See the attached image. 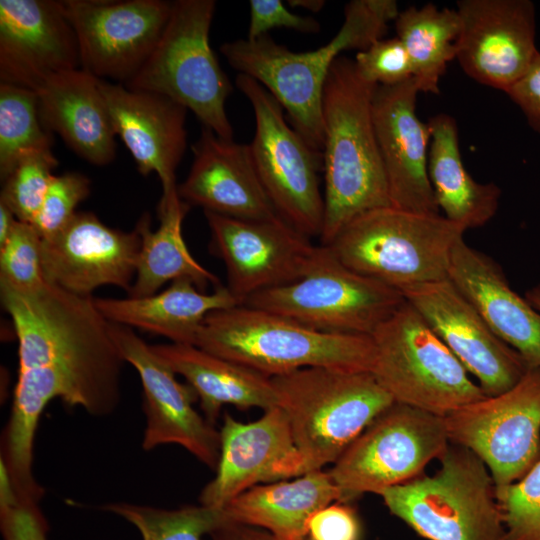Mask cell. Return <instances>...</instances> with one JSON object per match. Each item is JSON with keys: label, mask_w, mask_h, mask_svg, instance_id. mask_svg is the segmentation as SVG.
<instances>
[{"label": "cell", "mask_w": 540, "mask_h": 540, "mask_svg": "<svg viewBox=\"0 0 540 540\" xmlns=\"http://www.w3.org/2000/svg\"><path fill=\"white\" fill-rule=\"evenodd\" d=\"M1 304L18 340V376L1 440L4 463L18 498L39 504L44 489L33 475L39 419L54 399L89 415L112 414L121 399L123 360L111 323L94 297L50 283L32 291L0 286Z\"/></svg>", "instance_id": "obj_1"}, {"label": "cell", "mask_w": 540, "mask_h": 540, "mask_svg": "<svg viewBox=\"0 0 540 540\" xmlns=\"http://www.w3.org/2000/svg\"><path fill=\"white\" fill-rule=\"evenodd\" d=\"M377 86L360 75L354 60L341 55L325 81L321 245H329L359 215L392 206L372 118Z\"/></svg>", "instance_id": "obj_2"}, {"label": "cell", "mask_w": 540, "mask_h": 540, "mask_svg": "<svg viewBox=\"0 0 540 540\" xmlns=\"http://www.w3.org/2000/svg\"><path fill=\"white\" fill-rule=\"evenodd\" d=\"M398 14L394 0H353L344 8V22L337 34L316 50L294 52L267 34L225 42L220 52L233 69L252 77L274 96L293 128L321 154L322 96L333 62L345 50L362 51L383 39L388 23Z\"/></svg>", "instance_id": "obj_3"}, {"label": "cell", "mask_w": 540, "mask_h": 540, "mask_svg": "<svg viewBox=\"0 0 540 540\" xmlns=\"http://www.w3.org/2000/svg\"><path fill=\"white\" fill-rule=\"evenodd\" d=\"M195 345L270 378L308 367L371 372L375 359L369 335L321 332L245 304L211 312Z\"/></svg>", "instance_id": "obj_4"}, {"label": "cell", "mask_w": 540, "mask_h": 540, "mask_svg": "<svg viewBox=\"0 0 540 540\" xmlns=\"http://www.w3.org/2000/svg\"><path fill=\"white\" fill-rule=\"evenodd\" d=\"M271 380L306 472L333 464L395 402L370 371L308 367Z\"/></svg>", "instance_id": "obj_5"}, {"label": "cell", "mask_w": 540, "mask_h": 540, "mask_svg": "<svg viewBox=\"0 0 540 540\" xmlns=\"http://www.w3.org/2000/svg\"><path fill=\"white\" fill-rule=\"evenodd\" d=\"M465 231L441 214L386 206L353 219L327 246L350 269L401 293L448 279Z\"/></svg>", "instance_id": "obj_6"}, {"label": "cell", "mask_w": 540, "mask_h": 540, "mask_svg": "<svg viewBox=\"0 0 540 540\" xmlns=\"http://www.w3.org/2000/svg\"><path fill=\"white\" fill-rule=\"evenodd\" d=\"M439 469L383 490L385 506L428 540H505L502 513L485 463L449 443Z\"/></svg>", "instance_id": "obj_7"}, {"label": "cell", "mask_w": 540, "mask_h": 540, "mask_svg": "<svg viewBox=\"0 0 540 540\" xmlns=\"http://www.w3.org/2000/svg\"><path fill=\"white\" fill-rule=\"evenodd\" d=\"M214 0L173 1L154 50L125 87L166 96L191 110L204 127L233 139L225 101L233 87L210 47Z\"/></svg>", "instance_id": "obj_8"}, {"label": "cell", "mask_w": 540, "mask_h": 540, "mask_svg": "<svg viewBox=\"0 0 540 540\" xmlns=\"http://www.w3.org/2000/svg\"><path fill=\"white\" fill-rule=\"evenodd\" d=\"M371 370L395 402L444 417L486 397L478 383L406 300L371 334Z\"/></svg>", "instance_id": "obj_9"}, {"label": "cell", "mask_w": 540, "mask_h": 540, "mask_svg": "<svg viewBox=\"0 0 540 540\" xmlns=\"http://www.w3.org/2000/svg\"><path fill=\"white\" fill-rule=\"evenodd\" d=\"M404 301L398 290L355 272L319 244L301 278L254 294L243 304L321 332L371 336Z\"/></svg>", "instance_id": "obj_10"}, {"label": "cell", "mask_w": 540, "mask_h": 540, "mask_svg": "<svg viewBox=\"0 0 540 540\" xmlns=\"http://www.w3.org/2000/svg\"><path fill=\"white\" fill-rule=\"evenodd\" d=\"M235 84L254 112L255 133L249 146L277 214L307 237H320L324 220L321 154L287 123L283 107L258 81L239 73Z\"/></svg>", "instance_id": "obj_11"}, {"label": "cell", "mask_w": 540, "mask_h": 540, "mask_svg": "<svg viewBox=\"0 0 540 540\" xmlns=\"http://www.w3.org/2000/svg\"><path fill=\"white\" fill-rule=\"evenodd\" d=\"M450 441L444 417L394 402L346 448L329 470L349 503L363 493L408 482L439 459Z\"/></svg>", "instance_id": "obj_12"}, {"label": "cell", "mask_w": 540, "mask_h": 540, "mask_svg": "<svg viewBox=\"0 0 540 540\" xmlns=\"http://www.w3.org/2000/svg\"><path fill=\"white\" fill-rule=\"evenodd\" d=\"M451 443L476 454L495 488L521 479L540 459V369L528 368L508 391L444 416Z\"/></svg>", "instance_id": "obj_13"}, {"label": "cell", "mask_w": 540, "mask_h": 540, "mask_svg": "<svg viewBox=\"0 0 540 540\" xmlns=\"http://www.w3.org/2000/svg\"><path fill=\"white\" fill-rule=\"evenodd\" d=\"M211 252L225 266V285L239 304L259 292L301 278L312 265L319 245L280 216L237 219L204 212Z\"/></svg>", "instance_id": "obj_14"}, {"label": "cell", "mask_w": 540, "mask_h": 540, "mask_svg": "<svg viewBox=\"0 0 540 540\" xmlns=\"http://www.w3.org/2000/svg\"><path fill=\"white\" fill-rule=\"evenodd\" d=\"M79 46L81 68L125 84L144 65L169 20L164 0L60 1Z\"/></svg>", "instance_id": "obj_15"}, {"label": "cell", "mask_w": 540, "mask_h": 540, "mask_svg": "<svg viewBox=\"0 0 540 540\" xmlns=\"http://www.w3.org/2000/svg\"><path fill=\"white\" fill-rule=\"evenodd\" d=\"M111 323V322H110ZM114 342L125 363L137 371L143 389L145 429L142 448L176 444L215 470L219 431L194 408L195 391L133 329L111 323Z\"/></svg>", "instance_id": "obj_16"}, {"label": "cell", "mask_w": 540, "mask_h": 540, "mask_svg": "<svg viewBox=\"0 0 540 540\" xmlns=\"http://www.w3.org/2000/svg\"><path fill=\"white\" fill-rule=\"evenodd\" d=\"M451 350L486 396L515 386L528 367L488 326L474 305L449 280L401 292Z\"/></svg>", "instance_id": "obj_17"}, {"label": "cell", "mask_w": 540, "mask_h": 540, "mask_svg": "<svg viewBox=\"0 0 540 540\" xmlns=\"http://www.w3.org/2000/svg\"><path fill=\"white\" fill-rule=\"evenodd\" d=\"M219 435L215 476L199 496L204 506L223 509L254 486L307 473L288 418L279 406L247 423L225 413Z\"/></svg>", "instance_id": "obj_18"}, {"label": "cell", "mask_w": 540, "mask_h": 540, "mask_svg": "<svg viewBox=\"0 0 540 540\" xmlns=\"http://www.w3.org/2000/svg\"><path fill=\"white\" fill-rule=\"evenodd\" d=\"M456 41L463 71L505 93L528 70L536 47V10L530 0H459Z\"/></svg>", "instance_id": "obj_19"}, {"label": "cell", "mask_w": 540, "mask_h": 540, "mask_svg": "<svg viewBox=\"0 0 540 540\" xmlns=\"http://www.w3.org/2000/svg\"><path fill=\"white\" fill-rule=\"evenodd\" d=\"M141 237L104 224L93 212L79 211L57 234L42 239L47 283L85 297L102 286L127 293L137 270Z\"/></svg>", "instance_id": "obj_20"}, {"label": "cell", "mask_w": 540, "mask_h": 540, "mask_svg": "<svg viewBox=\"0 0 540 540\" xmlns=\"http://www.w3.org/2000/svg\"><path fill=\"white\" fill-rule=\"evenodd\" d=\"M81 68L75 32L60 1L0 0V80L37 91Z\"/></svg>", "instance_id": "obj_21"}, {"label": "cell", "mask_w": 540, "mask_h": 540, "mask_svg": "<svg viewBox=\"0 0 540 540\" xmlns=\"http://www.w3.org/2000/svg\"><path fill=\"white\" fill-rule=\"evenodd\" d=\"M417 80L378 85L372 100L375 135L391 205L403 210L440 214L428 176L430 126L416 113Z\"/></svg>", "instance_id": "obj_22"}, {"label": "cell", "mask_w": 540, "mask_h": 540, "mask_svg": "<svg viewBox=\"0 0 540 540\" xmlns=\"http://www.w3.org/2000/svg\"><path fill=\"white\" fill-rule=\"evenodd\" d=\"M179 197L190 206L237 219L279 216L257 173L249 144L224 139L203 127Z\"/></svg>", "instance_id": "obj_23"}, {"label": "cell", "mask_w": 540, "mask_h": 540, "mask_svg": "<svg viewBox=\"0 0 540 540\" xmlns=\"http://www.w3.org/2000/svg\"><path fill=\"white\" fill-rule=\"evenodd\" d=\"M113 127L140 174H157L162 193L177 187L176 169L186 149L187 109L172 99L99 79Z\"/></svg>", "instance_id": "obj_24"}, {"label": "cell", "mask_w": 540, "mask_h": 540, "mask_svg": "<svg viewBox=\"0 0 540 540\" xmlns=\"http://www.w3.org/2000/svg\"><path fill=\"white\" fill-rule=\"evenodd\" d=\"M448 279L528 368L540 369V311L512 289L492 258L462 238L452 251Z\"/></svg>", "instance_id": "obj_25"}, {"label": "cell", "mask_w": 540, "mask_h": 540, "mask_svg": "<svg viewBox=\"0 0 540 540\" xmlns=\"http://www.w3.org/2000/svg\"><path fill=\"white\" fill-rule=\"evenodd\" d=\"M99 78L82 68L50 78L37 91L42 124L79 157L97 166L116 154V133Z\"/></svg>", "instance_id": "obj_26"}, {"label": "cell", "mask_w": 540, "mask_h": 540, "mask_svg": "<svg viewBox=\"0 0 540 540\" xmlns=\"http://www.w3.org/2000/svg\"><path fill=\"white\" fill-rule=\"evenodd\" d=\"M111 323L162 336L175 344L195 345L205 318L214 311L238 305L224 285L200 290L190 279H178L161 292L144 297L94 298Z\"/></svg>", "instance_id": "obj_27"}, {"label": "cell", "mask_w": 540, "mask_h": 540, "mask_svg": "<svg viewBox=\"0 0 540 540\" xmlns=\"http://www.w3.org/2000/svg\"><path fill=\"white\" fill-rule=\"evenodd\" d=\"M152 348L192 387L204 417L213 425L227 404L264 411L279 406L271 378L255 370L196 345L170 343L152 345Z\"/></svg>", "instance_id": "obj_28"}, {"label": "cell", "mask_w": 540, "mask_h": 540, "mask_svg": "<svg viewBox=\"0 0 540 540\" xmlns=\"http://www.w3.org/2000/svg\"><path fill=\"white\" fill-rule=\"evenodd\" d=\"M342 502V493L329 471L254 486L225 508L230 522L262 529L275 540L307 539V524L319 509Z\"/></svg>", "instance_id": "obj_29"}, {"label": "cell", "mask_w": 540, "mask_h": 540, "mask_svg": "<svg viewBox=\"0 0 540 540\" xmlns=\"http://www.w3.org/2000/svg\"><path fill=\"white\" fill-rule=\"evenodd\" d=\"M190 207L179 197L176 187L162 193L156 231L151 228L149 214L138 220L135 228L141 237V247L129 297L152 295L178 279H190L202 291L209 285L220 286L218 277L192 256L184 240L182 224Z\"/></svg>", "instance_id": "obj_30"}, {"label": "cell", "mask_w": 540, "mask_h": 540, "mask_svg": "<svg viewBox=\"0 0 540 540\" xmlns=\"http://www.w3.org/2000/svg\"><path fill=\"white\" fill-rule=\"evenodd\" d=\"M431 144L428 176L444 217L465 230L481 227L496 214L500 188L477 182L466 170L460 153L456 120L445 113L428 121Z\"/></svg>", "instance_id": "obj_31"}, {"label": "cell", "mask_w": 540, "mask_h": 540, "mask_svg": "<svg viewBox=\"0 0 540 540\" xmlns=\"http://www.w3.org/2000/svg\"><path fill=\"white\" fill-rule=\"evenodd\" d=\"M397 38L404 45L420 92L439 94L447 64L456 58L461 31L457 10L438 9L433 3L410 6L395 19Z\"/></svg>", "instance_id": "obj_32"}, {"label": "cell", "mask_w": 540, "mask_h": 540, "mask_svg": "<svg viewBox=\"0 0 540 540\" xmlns=\"http://www.w3.org/2000/svg\"><path fill=\"white\" fill-rule=\"evenodd\" d=\"M131 524L142 540H203L216 528L228 522L224 509L187 505L166 509L128 502L101 506Z\"/></svg>", "instance_id": "obj_33"}, {"label": "cell", "mask_w": 540, "mask_h": 540, "mask_svg": "<svg viewBox=\"0 0 540 540\" xmlns=\"http://www.w3.org/2000/svg\"><path fill=\"white\" fill-rule=\"evenodd\" d=\"M44 148H52V137L42 124L37 93L28 88L1 83V180L8 176L23 154Z\"/></svg>", "instance_id": "obj_34"}, {"label": "cell", "mask_w": 540, "mask_h": 540, "mask_svg": "<svg viewBox=\"0 0 540 540\" xmlns=\"http://www.w3.org/2000/svg\"><path fill=\"white\" fill-rule=\"evenodd\" d=\"M57 166L58 161L51 148L23 154L3 180L0 202L14 213L17 220L31 224Z\"/></svg>", "instance_id": "obj_35"}, {"label": "cell", "mask_w": 540, "mask_h": 540, "mask_svg": "<svg viewBox=\"0 0 540 540\" xmlns=\"http://www.w3.org/2000/svg\"><path fill=\"white\" fill-rule=\"evenodd\" d=\"M42 237L30 223L17 221L0 245V286L32 291L46 283L42 268Z\"/></svg>", "instance_id": "obj_36"}, {"label": "cell", "mask_w": 540, "mask_h": 540, "mask_svg": "<svg viewBox=\"0 0 540 540\" xmlns=\"http://www.w3.org/2000/svg\"><path fill=\"white\" fill-rule=\"evenodd\" d=\"M495 490L505 540H540V459L521 479Z\"/></svg>", "instance_id": "obj_37"}, {"label": "cell", "mask_w": 540, "mask_h": 540, "mask_svg": "<svg viewBox=\"0 0 540 540\" xmlns=\"http://www.w3.org/2000/svg\"><path fill=\"white\" fill-rule=\"evenodd\" d=\"M90 184V179L80 172L53 176L31 223L42 239L54 236L71 221L78 204L90 194Z\"/></svg>", "instance_id": "obj_38"}, {"label": "cell", "mask_w": 540, "mask_h": 540, "mask_svg": "<svg viewBox=\"0 0 540 540\" xmlns=\"http://www.w3.org/2000/svg\"><path fill=\"white\" fill-rule=\"evenodd\" d=\"M354 62L360 75L376 85L393 86L413 77L409 56L397 37L375 41L359 51Z\"/></svg>", "instance_id": "obj_39"}, {"label": "cell", "mask_w": 540, "mask_h": 540, "mask_svg": "<svg viewBox=\"0 0 540 540\" xmlns=\"http://www.w3.org/2000/svg\"><path fill=\"white\" fill-rule=\"evenodd\" d=\"M250 22L247 39L267 35L275 28L291 29L302 33H317L319 22L308 16L290 12L281 0H250Z\"/></svg>", "instance_id": "obj_40"}, {"label": "cell", "mask_w": 540, "mask_h": 540, "mask_svg": "<svg viewBox=\"0 0 540 540\" xmlns=\"http://www.w3.org/2000/svg\"><path fill=\"white\" fill-rule=\"evenodd\" d=\"M361 526L355 510L345 502H333L318 511L307 524V540H360Z\"/></svg>", "instance_id": "obj_41"}, {"label": "cell", "mask_w": 540, "mask_h": 540, "mask_svg": "<svg viewBox=\"0 0 540 540\" xmlns=\"http://www.w3.org/2000/svg\"><path fill=\"white\" fill-rule=\"evenodd\" d=\"M49 526L39 504L21 503L0 510L3 540H48Z\"/></svg>", "instance_id": "obj_42"}, {"label": "cell", "mask_w": 540, "mask_h": 540, "mask_svg": "<svg viewBox=\"0 0 540 540\" xmlns=\"http://www.w3.org/2000/svg\"><path fill=\"white\" fill-rule=\"evenodd\" d=\"M506 94L523 112L528 125L540 133V52Z\"/></svg>", "instance_id": "obj_43"}, {"label": "cell", "mask_w": 540, "mask_h": 540, "mask_svg": "<svg viewBox=\"0 0 540 540\" xmlns=\"http://www.w3.org/2000/svg\"><path fill=\"white\" fill-rule=\"evenodd\" d=\"M208 536L209 540H275L262 529L230 521L216 528Z\"/></svg>", "instance_id": "obj_44"}, {"label": "cell", "mask_w": 540, "mask_h": 540, "mask_svg": "<svg viewBox=\"0 0 540 540\" xmlns=\"http://www.w3.org/2000/svg\"><path fill=\"white\" fill-rule=\"evenodd\" d=\"M17 221L14 213L0 202V245L8 239Z\"/></svg>", "instance_id": "obj_45"}, {"label": "cell", "mask_w": 540, "mask_h": 540, "mask_svg": "<svg viewBox=\"0 0 540 540\" xmlns=\"http://www.w3.org/2000/svg\"><path fill=\"white\" fill-rule=\"evenodd\" d=\"M289 5L295 8H302L310 12H319L326 4L324 0H289Z\"/></svg>", "instance_id": "obj_46"}, {"label": "cell", "mask_w": 540, "mask_h": 540, "mask_svg": "<svg viewBox=\"0 0 540 540\" xmlns=\"http://www.w3.org/2000/svg\"><path fill=\"white\" fill-rule=\"evenodd\" d=\"M526 300L538 311H540V284L530 288L525 293Z\"/></svg>", "instance_id": "obj_47"}, {"label": "cell", "mask_w": 540, "mask_h": 540, "mask_svg": "<svg viewBox=\"0 0 540 540\" xmlns=\"http://www.w3.org/2000/svg\"><path fill=\"white\" fill-rule=\"evenodd\" d=\"M305 540H307V539H305Z\"/></svg>", "instance_id": "obj_48"}]
</instances>
